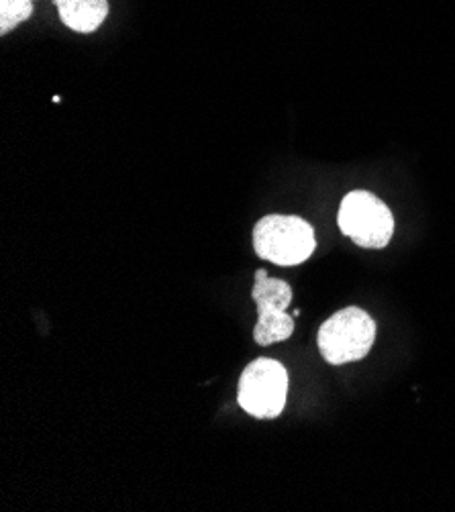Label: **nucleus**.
Masks as SVG:
<instances>
[{"label": "nucleus", "instance_id": "obj_1", "mask_svg": "<svg viewBox=\"0 0 455 512\" xmlns=\"http://www.w3.org/2000/svg\"><path fill=\"white\" fill-rule=\"evenodd\" d=\"M315 231L300 217L268 215L254 229V247L262 260L276 266H298L315 251Z\"/></svg>", "mask_w": 455, "mask_h": 512}, {"label": "nucleus", "instance_id": "obj_2", "mask_svg": "<svg viewBox=\"0 0 455 512\" xmlns=\"http://www.w3.org/2000/svg\"><path fill=\"white\" fill-rule=\"evenodd\" d=\"M376 339L374 319L356 306L335 313L319 329V351L325 362L343 366L366 357Z\"/></svg>", "mask_w": 455, "mask_h": 512}, {"label": "nucleus", "instance_id": "obj_3", "mask_svg": "<svg viewBox=\"0 0 455 512\" xmlns=\"http://www.w3.org/2000/svg\"><path fill=\"white\" fill-rule=\"evenodd\" d=\"M337 223L343 235L366 249L386 247L394 233L390 209L366 190H353L341 200Z\"/></svg>", "mask_w": 455, "mask_h": 512}, {"label": "nucleus", "instance_id": "obj_4", "mask_svg": "<svg viewBox=\"0 0 455 512\" xmlns=\"http://www.w3.org/2000/svg\"><path fill=\"white\" fill-rule=\"evenodd\" d=\"M288 394V372L282 364L260 357L251 362L239 380L237 400L243 411L256 419H276L282 415Z\"/></svg>", "mask_w": 455, "mask_h": 512}, {"label": "nucleus", "instance_id": "obj_5", "mask_svg": "<svg viewBox=\"0 0 455 512\" xmlns=\"http://www.w3.org/2000/svg\"><path fill=\"white\" fill-rule=\"evenodd\" d=\"M251 298L258 304L260 319L254 329L258 345H272L288 339L294 333V317L286 313L292 302V288L284 280L270 278L266 270L256 272V284Z\"/></svg>", "mask_w": 455, "mask_h": 512}, {"label": "nucleus", "instance_id": "obj_6", "mask_svg": "<svg viewBox=\"0 0 455 512\" xmlns=\"http://www.w3.org/2000/svg\"><path fill=\"white\" fill-rule=\"evenodd\" d=\"M60 19L76 33H92L105 23L109 0H56Z\"/></svg>", "mask_w": 455, "mask_h": 512}, {"label": "nucleus", "instance_id": "obj_7", "mask_svg": "<svg viewBox=\"0 0 455 512\" xmlns=\"http://www.w3.org/2000/svg\"><path fill=\"white\" fill-rule=\"evenodd\" d=\"M31 13V0H0V33L7 35L11 29L27 21Z\"/></svg>", "mask_w": 455, "mask_h": 512}]
</instances>
